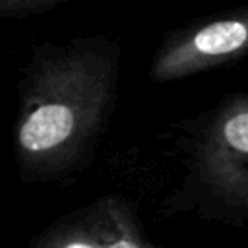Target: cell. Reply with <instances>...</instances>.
<instances>
[{
    "mask_svg": "<svg viewBox=\"0 0 248 248\" xmlns=\"http://www.w3.org/2000/svg\"><path fill=\"white\" fill-rule=\"evenodd\" d=\"M68 248H87V246H83V244H74V246H68Z\"/></svg>",
    "mask_w": 248,
    "mask_h": 248,
    "instance_id": "5",
    "label": "cell"
},
{
    "mask_svg": "<svg viewBox=\"0 0 248 248\" xmlns=\"http://www.w3.org/2000/svg\"><path fill=\"white\" fill-rule=\"evenodd\" d=\"M246 56L248 8H238L169 31L153 54L149 78L155 83H169L236 64Z\"/></svg>",
    "mask_w": 248,
    "mask_h": 248,
    "instance_id": "2",
    "label": "cell"
},
{
    "mask_svg": "<svg viewBox=\"0 0 248 248\" xmlns=\"http://www.w3.org/2000/svg\"><path fill=\"white\" fill-rule=\"evenodd\" d=\"M110 248H140V246H136V244L130 242V240H118V242H114Z\"/></svg>",
    "mask_w": 248,
    "mask_h": 248,
    "instance_id": "4",
    "label": "cell"
},
{
    "mask_svg": "<svg viewBox=\"0 0 248 248\" xmlns=\"http://www.w3.org/2000/svg\"><path fill=\"white\" fill-rule=\"evenodd\" d=\"M64 2H70V0H0V16L2 17L37 16Z\"/></svg>",
    "mask_w": 248,
    "mask_h": 248,
    "instance_id": "3",
    "label": "cell"
},
{
    "mask_svg": "<svg viewBox=\"0 0 248 248\" xmlns=\"http://www.w3.org/2000/svg\"><path fill=\"white\" fill-rule=\"evenodd\" d=\"M120 45L107 35L39 45L19 81L16 147L29 163H62L112 116Z\"/></svg>",
    "mask_w": 248,
    "mask_h": 248,
    "instance_id": "1",
    "label": "cell"
}]
</instances>
